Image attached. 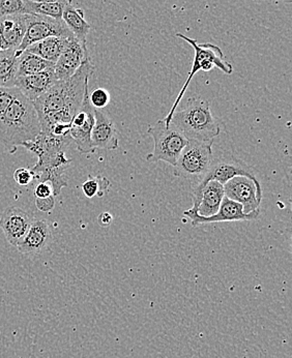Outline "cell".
Wrapping results in <instances>:
<instances>
[{
    "instance_id": "obj_35",
    "label": "cell",
    "mask_w": 292,
    "mask_h": 358,
    "mask_svg": "<svg viewBox=\"0 0 292 358\" xmlns=\"http://www.w3.org/2000/svg\"><path fill=\"white\" fill-rule=\"evenodd\" d=\"M4 50V48H2V41L1 38H0V51Z\"/></svg>"
},
{
    "instance_id": "obj_4",
    "label": "cell",
    "mask_w": 292,
    "mask_h": 358,
    "mask_svg": "<svg viewBox=\"0 0 292 358\" xmlns=\"http://www.w3.org/2000/svg\"><path fill=\"white\" fill-rule=\"evenodd\" d=\"M176 36L181 38V40L186 41L188 44L193 47L195 55L189 76L186 80L179 96H176V100L173 103L169 113L163 120L167 124H169L171 117H172L174 112L176 111L177 106L183 100V96H185L186 92H187L188 87H189V84L191 83L192 79H193L197 73L200 72V71H202V72H209V71L215 68L219 69L220 71H222L226 75H231L233 72V66L228 62H226L224 53H223L219 47L216 46V45L209 44V43L199 44L194 38H189V36H185L183 34H176Z\"/></svg>"
},
{
    "instance_id": "obj_24",
    "label": "cell",
    "mask_w": 292,
    "mask_h": 358,
    "mask_svg": "<svg viewBox=\"0 0 292 358\" xmlns=\"http://www.w3.org/2000/svg\"><path fill=\"white\" fill-rule=\"evenodd\" d=\"M23 3L25 14L39 15L53 19H62V13L68 4L64 2H34L28 0H23Z\"/></svg>"
},
{
    "instance_id": "obj_15",
    "label": "cell",
    "mask_w": 292,
    "mask_h": 358,
    "mask_svg": "<svg viewBox=\"0 0 292 358\" xmlns=\"http://www.w3.org/2000/svg\"><path fill=\"white\" fill-rule=\"evenodd\" d=\"M57 81L54 74V66L43 72L29 76L18 77L15 81V87L28 100L34 102L48 92L53 84Z\"/></svg>"
},
{
    "instance_id": "obj_26",
    "label": "cell",
    "mask_w": 292,
    "mask_h": 358,
    "mask_svg": "<svg viewBox=\"0 0 292 358\" xmlns=\"http://www.w3.org/2000/svg\"><path fill=\"white\" fill-rule=\"evenodd\" d=\"M110 187V181L104 176H88V178L82 183V192L85 197H103L104 193Z\"/></svg>"
},
{
    "instance_id": "obj_19",
    "label": "cell",
    "mask_w": 292,
    "mask_h": 358,
    "mask_svg": "<svg viewBox=\"0 0 292 358\" xmlns=\"http://www.w3.org/2000/svg\"><path fill=\"white\" fill-rule=\"evenodd\" d=\"M225 198L224 187L216 180H211L203 187L201 201L195 213L200 217H211L220 209Z\"/></svg>"
},
{
    "instance_id": "obj_8",
    "label": "cell",
    "mask_w": 292,
    "mask_h": 358,
    "mask_svg": "<svg viewBox=\"0 0 292 358\" xmlns=\"http://www.w3.org/2000/svg\"><path fill=\"white\" fill-rule=\"evenodd\" d=\"M214 141L189 140L174 166L173 174L175 178L198 182L205 176L213 161Z\"/></svg>"
},
{
    "instance_id": "obj_9",
    "label": "cell",
    "mask_w": 292,
    "mask_h": 358,
    "mask_svg": "<svg viewBox=\"0 0 292 358\" xmlns=\"http://www.w3.org/2000/svg\"><path fill=\"white\" fill-rule=\"evenodd\" d=\"M51 36L60 38H74L72 32L67 27L62 19H53L49 17L39 16V15H28L27 28L22 43L19 47V51H25L34 43L40 42Z\"/></svg>"
},
{
    "instance_id": "obj_16",
    "label": "cell",
    "mask_w": 292,
    "mask_h": 358,
    "mask_svg": "<svg viewBox=\"0 0 292 358\" xmlns=\"http://www.w3.org/2000/svg\"><path fill=\"white\" fill-rule=\"evenodd\" d=\"M95 120L92 131V143L95 150H118L120 138L114 122L99 109L95 110Z\"/></svg>"
},
{
    "instance_id": "obj_34",
    "label": "cell",
    "mask_w": 292,
    "mask_h": 358,
    "mask_svg": "<svg viewBox=\"0 0 292 358\" xmlns=\"http://www.w3.org/2000/svg\"><path fill=\"white\" fill-rule=\"evenodd\" d=\"M28 1H34V2H64V3H69V2H72V0H28Z\"/></svg>"
},
{
    "instance_id": "obj_29",
    "label": "cell",
    "mask_w": 292,
    "mask_h": 358,
    "mask_svg": "<svg viewBox=\"0 0 292 358\" xmlns=\"http://www.w3.org/2000/svg\"><path fill=\"white\" fill-rule=\"evenodd\" d=\"M19 94L20 92L18 88L0 86V115L4 113V110L11 105V103Z\"/></svg>"
},
{
    "instance_id": "obj_33",
    "label": "cell",
    "mask_w": 292,
    "mask_h": 358,
    "mask_svg": "<svg viewBox=\"0 0 292 358\" xmlns=\"http://www.w3.org/2000/svg\"><path fill=\"white\" fill-rule=\"evenodd\" d=\"M97 223L101 227H109L113 223V217H112L111 213H107V211L99 213V217H97Z\"/></svg>"
},
{
    "instance_id": "obj_28",
    "label": "cell",
    "mask_w": 292,
    "mask_h": 358,
    "mask_svg": "<svg viewBox=\"0 0 292 358\" xmlns=\"http://www.w3.org/2000/svg\"><path fill=\"white\" fill-rule=\"evenodd\" d=\"M90 102L95 109H103L110 102V94L104 88H97L90 94Z\"/></svg>"
},
{
    "instance_id": "obj_18",
    "label": "cell",
    "mask_w": 292,
    "mask_h": 358,
    "mask_svg": "<svg viewBox=\"0 0 292 358\" xmlns=\"http://www.w3.org/2000/svg\"><path fill=\"white\" fill-rule=\"evenodd\" d=\"M28 14L8 15L0 19L2 48L18 50L27 28Z\"/></svg>"
},
{
    "instance_id": "obj_1",
    "label": "cell",
    "mask_w": 292,
    "mask_h": 358,
    "mask_svg": "<svg viewBox=\"0 0 292 358\" xmlns=\"http://www.w3.org/2000/svg\"><path fill=\"white\" fill-rule=\"evenodd\" d=\"M95 66L88 58L72 77L57 80L48 92L32 102L40 120L41 131L48 133L55 124H71L90 90L88 82Z\"/></svg>"
},
{
    "instance_id": "obj_23",
    "label": "cell",
    "mask_w": 292,
    "mask_h": 358,
    "mask_svg": "<svg viewBox=\"0 0 292 358\" xmlns=\"http://www.w3.org/2000/svg\"><path fill=\"white\" fill-rule=\"evenodd\" d=\"M53 66V62H47L30 52L23 51L19 56L17 78L36 74Z\"/></svg>"
},
{
    "instance_id": "obj_36",
    "label": "cell",
    "mask_w": 292,
    "mask_h": 358,
    "mask_svg": "<svg viewBox=\"0 0 292 358\" xmlns=\"http://www.w3.org/2000/svg\"><path fill=\"white\" fill-rule=\"evenodd\" d=\"M279 1H285V2H288V3H291L292 0H279Z\"/></svg>"
},
{
    "instance_id": "obj_11",
    "label": "cell",
    "mask_w": 292,
    "mask_h": 358,
    "mask_svg": "<svg viewBox=\"0 0 292 358\" xmlns=\"http://www.w3.org/2000/svg\"><path fill=\"white\" fill-rule=\"evenodd\" d=\"M225 197L243 206L244 213L260 210L263 189L260 182L246 176H237L227 181L224 185Z\"/></svg>"
},
{
    "instance_id": "obj_14",
    "label": "cell",
    "mask_w": 292,
    "mask_h": 358,
    "mask_svg": "<svg viewBox=\"0 0 292 358\" xmlns=\"http://www.w3.org/2000/svg\"><path fill=\"white\" fill-rule=\"evenodd\" d=\"M88 58H90V53L86 45L81 44L76 38L71 40L54 64L56 80H66L72 77Z\"/></svg>"
},
{
    "instance_id": "obj_20",
    "label": "cell",
    "mask_w": 292,
    "mask_h": 358,
    "mask_svg": "<svg viewBox=\"0 0 292 358\" xmlns=\"http://www.w3.org/2000/svg\"><path fill=\"white\" fill-rule=\"evenodd\" d=\"M62 19L66 23L67 27L72 32L74 38L81 44L86 45V38L92 29V26L84 18L83 10L75 8L71 2L64 8Z\"/></svg>"
},
{
    "instance_id": "obj_25",
    "label": "cell",
    "mask_w": 292,
    "mask_h": 358,
    "mask_svg": "<svg viewBox=\"0 0 292 358\" xmlns=\"http://www.w3.org/2000/svg\"><path fill=\"white\" fill-rule=\"evenodd\" d=\"M67 167H51L43 170L40 173L34 176V179H38L40 182H48L53 189L54 197L60 196L62 189L68 187V180L66 178Z\"/></svg>"
},
{
    "instance_id": "obj_13",
    "label": "cell",
    "mask_w": 292,
    "mask_h": 358,
    "mask_svg": "<svg viewBox=\"0 0 292 358\" xmlns=\"http://www.w3.org/2000/svg\"><path fill=\"white\" fill-rule=\"evenodd\" d=\"M34 217L23 209L16 206L8 207L0 217V228L6 241L17 247L32 226Z\"/></svg>"
},
{
    "instance_id": "obj_21",
    "label": "cell",
    "mask_w": 292,
    "mask_h": 358,
    "mask_svg": "<svg viewBox=\"0 0 292 358\" xmlns=\"http://www.w3.org/2000/svg\"><path fill=\"white\" fill-rule=\"evenodd\" d=\"M70 41V38L51 36V38H47L45 40L40 41V42L34 43L25 51L36 54L43 59L55 64L60 56L62 55V51L68 46Z\"/></svg>"
},
{
    "instance_id": "obj_22",
    "label": "cell",
    "mask_w": 292,
    "mask_h": 358,
    "mask_svg": "<svg viewBox=\"0 0 292 358\" xmlns=\"http://www.w3.org/2000/svg\"><path fill=\"white\" fill-rule=\"evenodd\" d=\"M22 52L16 49H4L0 51V86L15 87L19 56Z\"/></svg>"
},
{
    "instance_id": "obj_3",
    "label": "cell",
    "mask_w": 292,
    "mask_h": 358,
    "mask_svg": "<svg viewBox=\"0 0 292 358\" xmlns=\"http://www.w3.org/2000/svg\"><path fill=\"white\" fill-rule=\"evenodd\" d=\"M170 124L179 129L188 140L214 141L220 134L219 124L211 113L209 101L194 98L181 111H175Z\"/></svg>"
},
{
    "instance_id": "obj_17",
    "label": "cell",
    "mask_w": 292,
    "mask_h": 358,
    "mask_svg": "<svg viewBox=\"0 0 292 358\" xmlns=\"http://www.w3.org/2000/svg\"><path fill=\"white\" fill-rule=\"evenodd\" d=\"M52 241V231L45 220H34L22 241L17 245L21 254H40Z\"/></svg>"
},
{
    "instance_id": "obj_7",
    "label": "cell",
    "mask_w": 292,
    "mask_h": 358,
    "mask_svg": "<svg viewBox=\"0 0 292 358\" xmlns=\"http://www.w3.org/2000/svg\"><path fill=\"white\" fill-rule=\"evenodd\" d=\"M147 133L155 141V150L146 155L148 163L165 162L174 167L177 159L189 140L172 124H167L163 120L155 126L149 127Z\"/></svg>"
},
{
    "instance_id": "obj_31",
    "label": "cell",
    "mask_w": 292,
    "mask_h": 358,
    "mask_svg": "<svg viewBox=\"0 0 292 358\" xmlns=\"http://www.w3.org/2000/svg\"><path fill=\"white\" fill-rule=\"evenodd\" d=\"M36 206L42 213H50L55 207V197L51 195L46 198H36Z\"/></svg>"
},
{
    "instance_id": "obj_6",
    "label": "cell",
    "mask_w": 292,
    "mask_h": 358,
    "mask_svg": "<svg viewBox=\"0 0 292 358\" xmlns=\"http://www.w3.org/2000/svg\"><path fill=\"white\" fill-rule=\"evenodd\" d=\"M237 176H246L254 180L255 182H259L255 170L241 159L232 155L213 157V161L205 176L194 185L193 191H192V200H193L192 210L196 211L198 208L203 187L209 181L216 180L224 185L227 181Z\"/></svg>"
},
{
    "instance_id": "obj_2",
    "label": "cell",
    "mask_w": 292,
    "mask_h": 358,
    "mask_svg": "<svg viewBox=\"0 0 292 358\" xmlns=\"http://www.w3.org/2000/svg\"><path fill=\"white\" fill-rule=\"evenodd\" d=\"M41 133L40 120L32 101L19 94L0 115V143L10 154Z\"/></svg>"
},
{
    "instance_id": "obj_10",
    "label": "cell",
    "mask_w": 292,
    "mask_h": 358,
    "mask_svg": "<svg viewBox=\"0 0 292 358\" xmlns=\"http://www.w3.org/2000/svg\"><path fill=\"white\" fill-rule=\"evenodd\" d=\"M95 108L90 102V90L84 96L81 107L71 122L70 136L77 146L78 152L83 155L94 154L92 131L95 126Z\"/></svg>"
},
{
    "instance_id": "obj_27",
    "label": "cell",
    "mask_w": 292,
    "mask_h": 358,
    "mask_svg": "<svg viewBox=\"0 0 292 358\" xmlns=\"http://www.w3.org/2000/svg\"><path fill=\"white\" fill-rule=\"evenodd\" d=\"M14 14H25L23 0H0V19Z\"/></svg>"
},
{
    "instance_id": "obj_30",
    "label": "cell",
    "mask_w": 292,
    "mask_h": 358,
    "mask_svg": "<svg viewBox=\"0 0 292 358\" xmlns=\"http://www.w3.org/2000/svg\"><path fill=\"white\" fill-rule=\"evenodd\" d=\"M14 179L19 185L26 187L34 179V173L29 169L19 168L15 171Z\"/></svg>"
},
{
    "instance_id": "obj_32",
    "label": "cell",
    "mask_w": 292,
    "mask_h": 358,
    "mask_svg": "<svg viewBox=\"0 0 292 358\" xmlns=\"http://www.w3.org/2000/svg\"><path fill=\"white\" fill-rule=\"evenodd\" d=\"M34 195H36V198H46L53 195L51 185L48 182H39L34 189Z\"/></svg>"
},
{
    "instance_id": "obj_12",
    "label": "cell",
    "mask_w": 292,
    "mask_h": 358,
    "mask_svg": "<svg viewBox=\"0 0 292 358\" xmlns=\"http://www.w3.org/2000/svg\"><path fill=\"white\" fill-rule=\"evenodd\" d=\"M259 215H260V210L244 213L241 204L232 201L227 197L223 199L218 213L211 217H200L192 209L183 211V215L191 220L193 227H198V226L205 225V224L222 223V222L253 221V220H256Z\"/></svg>"
},
{
    "instance_id": "obj_5",
    "label": "cell",
    "mask_w": 292,
    "mask_h": 358,
    "mask_svg": "<svg viewBox=\"0 0 292 358\" xmlns=\"http://www.w3.org/2000/svg\"><path fill=\"white\" fill-rule=\"evenodd\" d=\"M72 142L70 135L60 137L41 131L32 141L23 144L28 152L38 155V162L32 170L34 176L47 168L70 167L72 159L67 157L66 150Z\"/></svg>"
}]
</instances>
